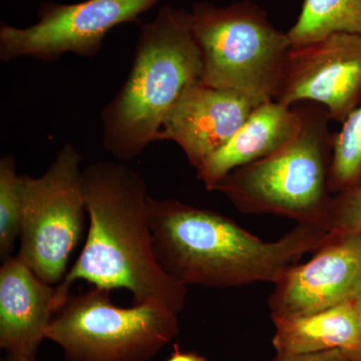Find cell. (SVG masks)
<instances>
[{
    "label": "cell",
    "mask_w": 361,
    "mask_h": 361,
    "mask_svg": "<svg viewBox=\"0 0 361 361\" xmlns=\"http://www.w3.org/2000/svg\"><path fill=\"white\" fill-rule=\"evenodd\" d=\"M301 122L298 104L287 106L276 101L259 104L236 134L204 161L196 170L197 178L210 191L233 171L283 147L297 134Z\"/></svg>",
    "instance_id": "obj_13"
},
{
    "label": "cell",
    "mask_w": 361,
    "mask_h": 361,
    "mask_svg": "<svg viewBox=\"0 0 361 361\" xmlns=\"http://www.w3.org/2000/svg\"><path fill=\"white\" fill-rule=\"evenodd\" d=\"M190 16L201 51L202 80L259 104L274 101L292 47L287 32L248 0L225 7L199 2Z\"/></svg>",
    "instance_id": "obj_5"
},
{
    "label": "cell",
    "mask_w": 361,
    "mask_h": 361,
    "mask_svg": "<svg viewBox=\"0 0 361 361\" xmlns=\"http://www.w3.org/2000/svg\"><path fill=\"white\" fill-rule=\"evenodd\" d=\"M23 223V196L20 175L13 155L0 160V258L11 257Z\"/></svg>",
    "instance_id": "obj_17"
},
{
    "label": "cell",
    "mask_w": 361,
    "mask_h": 361,
    "mask_svg": "<svg viewBox=\"0 0 361 361\" xmlns=\"http://www.w3.org/2000/svg\"><path fill=\"white\" fill-rule=\"evenodd\" d=\"M148 216L159 264L186 287L275 284L303 256L316 253L334 236L324 228L298 224L281 239L265 242L222 214L151 196Z\"/></svg>",
    "instance_id": "obj_2"
},
{
    "label": "cell",
    "mask_w": 361,
    "mask_h": 361,
    "mask_svg": "<svg viewBox=\"0 0 361 361\" xmlns=\"http://www.w3.org/2000/svg\"><path fill=\"white\" fill-rule=\"evenodd\" d=\"M269 361H350L341 349L301 355H278Z\"/></svg>",
    "instance_id": "obj_19"
},
{
    "label": "cell",
    "mask_w": 361,
    "mask_h": 361,
    "mask_svg": "<svg viewBox=\"0 0 361 361\" xmlns=\"http://www.w3.org/2000/svg\"><path fill=\"white\" fill-rule=\"evenodd\" d=\"M273 348L278 355H301L341 349L350 361L360 351V336L353 302L274 322Z\"/></svg>",
    "instance_id": "obj_14"
},
{
    "label": "cell",
    "mask_w": 361,
    "mask_h": 361,
    "mask_svg": "<svg viewBox=\"0 0 361 361\" xmlns=\"http://www.w3.org/2000/svg\"><path fill=\"white\" fill-rule=\"evenodd\" d=\"M1 361H37V360H20V358L13 357V356H8V357L6 358V360Z\"/></svg>",
    "instance_id": "obj_22"
},
{
    "label": "cell",
    "mask_w": 361,
    "mask_h": 361,
    "mask_svg": "<svg viewBox=\"0 0 361 361\" xmlns=\"http://www.w3.org/2000/svg\"><path fill=\"white\" fill-rule=\"evenodd\" d=\"M360 228L361 183L332 198L329 216V230L334 234H355Z\"/></svg>",
    "instance_id": "obj_18"
},
{
    "label": "cell",
    "mask_w": 361,
    "mask_h": 361,
    "mask_svg": "<svg viewBox=\"0 0 361 361\" xmlns=\"http://www.w3.org/2000/svg\"><path fill=\"white\" fill-rule=\"evenodd\" d=\"M274 101L319 104L343 123L361 104V35L334 33L291 47Z\"/></svg>",
    "instance_id": "obj_9"
},
{
    "label": "cell",
    "mask_w": 361,
    "mask_h": 361,
    "mask_svg": "<svg viewBox=\"0 0 361 361\" xmlns=\"http://www.w3.org/2000/svg\"><path fill=\"white\" fill-rule=\"evenodd\" d=\"M82 183L89 232L75 264L56 285L54 313L73 284L85 280L97 288L126 289L133 305L154 304L180 314L187 287L169 277L157 260L141 176L123 163L102 161L82 170Z\"/></svg>",
    "instance_id": "obj_1"
},
{
    "label": "cell",
    "mask_w": 361,
    "mask_h": 361,
    "mask_svg": "<svg viewBox=\"0 0 361 361\" xmlns=\"http://www.w3.org/2000/svg\"><path fill=\"white\" fill-rule=\"evenodd\" d=\"M178 313L154 304L122 308L111 291L71 294L54 316L45 339L66 361H149L179 334Z\"/></svg>",
    "instance_id": "obj_6"
},
{
    "label": "cell",
    "mask_w": 361,
    "mask_h": 361,
    "mask_svg": "<svg viewBox=\"0 0 361 361\" xmlns=\"http://www.w3.org/2000/svg\"><path fill=\"white\" fill-rule=\"evenodd\" d=\"M298 106L302 122L290 141L233 171L210 191L224 195L241 212L272 214L330 231V118L319 104Z\"/></svg>",
    "instance_id": "obj_4"
},
{
    "label": "cell",
    "mask_w": 361,
    "mask_h": 361,
    "mask_svg": "<svg viewBox=\"0 0 361 361\" xmlns=\"http://www.w3.org/2000/svg\"><path fill=\"white\" fill-rule=\"evenodd\" d=\"M56 286L40 279L18 254L0 268V348L8 356L37 360L54 314Z\"/></svg>",
    "instance_id": "obj_12"
},
{
    "label": "cell",
    "mask_w": 361,
    "mask_h": 361,
    "mask_svg": "<svg viewBox=\"0 0 361 361\" xmlns=\"http://www.w3.org/2000/svg\"><path fill=\"white\" fill-rule=\"evenodd\" d=\"M274 285L273 322L353 302L361 294L360 235L334 234L310 262L292 266Z\"/></svg>",
    "instance_id": "obj_10"
},
{
    "label": "cell",
    "mask_w": 361,
    "mask_h": 361,
    "mask_svg": "<svg viewBox=\"0 0 361 361\" xmlns=\"http://www.w3.org/2000/svg\"><path fill=\"white\" fill-rule=\"evenodd\" d=\"M161 0H85L75 4L45 2L39 21L26 28L2 23L0 59L30 56L51 61L66 52L92 58L116 26L137 23Z\"/></svg>",
    "instance_id": "obj_8"
},
{
    "label": "cell",
    "mask_w": 361,
    "mask_h": 361,
    "mask_svg": "<svg viewBox=\"0 0 361 361\" xmlns=\"http://www.w3.org/2000/svg\"><path fill=\"white\" fill-rule=\"evenodd\" d=\"M334 134L330 191L341 194L361 183V104Z\"/></svg>",
    "instance_id": "obj_16"
},
{
    "label": "cell",
    "mask_w": 361,
    "mask_h": 361,
    "mask_svg": "<svg viewBox=\"0 0 361 361\" xmlns=\"http://www.w3.org/2000/svg\"><path fill=\"white\" fill-rule=\"evenodd\" d=\"M257 106L234 90L197 80L184 90L166 116L158 141L175 142L192 167L198 170L236 134Z\"/></svg>",
    "instance_id": "obj_11"
},
{
    "label": "cell",
    "mask_w": 361,
    "mask_h": 361,
    "mask_svg": "<svg viewBox=\"0 0 361 361\" xmlns=\"http://www.w3.org/2000/svg\"><path fill=\"white\" fill-rule=\"evenodd\" d=\"M82 157L68 142L39 178L20 175L23 223L18 255L47 283L58 285L80 236L85 204Z\"/></svg>",
    "instance_id": "obj_7"
},
{
    "label": "cell",
    "mask_w": 361,
    "mask_h": 361,
    "mask_svg": "<svg viewBox=\"0 0 361 361\" xmlns=\"http://www.w3.org/2000/svg\"><path fill=\"white\" fill-rule=\"evenodd\" d=\"M167 361H207V358L196 353H185L180 350L178 344H174V350Z\"/></svg>",
    "instance_id": "obj_20"
},
{
    "label": "cell",
    "mask_w": 361,
    "mask_h": 361,
    "mask_svg": "<svg viewBox=\"0 0 361 361\" xmlns=\"http://www.w3.org/2000/svg\"><path fill=\"white\" fill-rule=\"evenodd\" d=\"M202 73L190 13L161 6L155 20L142 25L127 80L102 110L106 152L129 161L158 141L166 116Z\"/></svg>",
    "instance_id": "obj_3"
},
{
    "label": "cell",
    "mask_w": 361,
    "mask_h": 361,
    "mask_svg": "<svg viewBox=\"0 0 361 361\" xmlns=\"http://www.w3.org/2000/svg\"><path fill=\"white\" fill-rule=\"evenodd\" d=\"M357 234L360 235V240H361V228H360V231L357 232Z\"/></svg>",
    "instance_id": "obj_23"
},
{
    "label": "cell",
    "mask_w": 361,
    "mask_h": 361,
    "mask_svg": "<svg viewBox=\"0 0 361 361\" xmlns=\"http://www.w3.org/2000/svg\"><path fill=\"white\" fill-rule=\"evenodd\" d=\"M353 307H355L356 319H357L358 329H360V351L356 361H361V294L353 301Z\"/></svg>",
    "instance_id": "obj_21"
},
{
    "label": "cell",
    "mask_w": 361,
    "mask_h": 361,
    "mask_svg": "<svg viewBox=\"0 0 361 361\" xmlns=\"http://www.w3.org/2000/svg\"><path fill=\"white\" fill-rule=\"evenodd\" d=\"M334 33L361 35V0H303L296 23L287 32L292 47Z\"/></svg>",
    "instance_id": "obj_15"
}]
</instances>
